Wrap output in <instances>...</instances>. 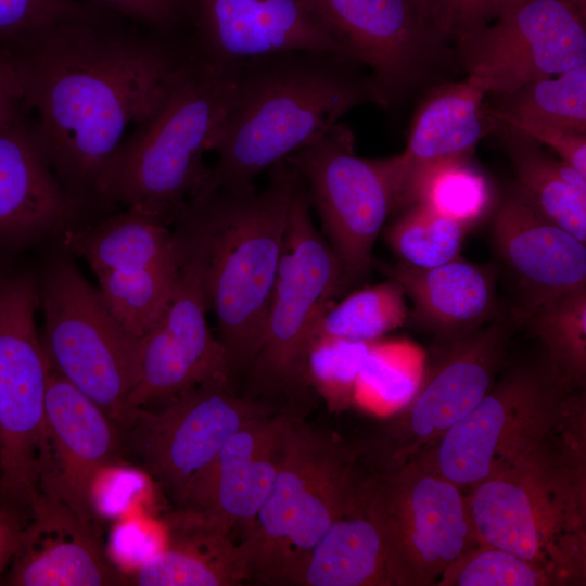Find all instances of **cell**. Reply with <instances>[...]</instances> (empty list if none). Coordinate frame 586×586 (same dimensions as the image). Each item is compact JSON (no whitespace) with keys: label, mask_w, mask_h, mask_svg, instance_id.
Masks as SVG:
<instances>
[{"label":"cell","mask_w":586,"mask_h":586,"mask_svg":"<svg viewBox=\"0 0 586 586\" xmlns=\"http://www.w3.org/2000/svg\"><path fill=\"white\" fill-rule=\"evenodd\" d=\"M492 116L501 125L517 129L538 143L552 149L561 161L586 176V133H579L489 109Z\"/></svg>","instance_id":"60d3db41"},{"label":"cell","mask_w":586,"mask_h":586,"mask_svg":"<svg viewBox=\"0 0 586 586\" xmlns=\"http://www.w3.org/2000/svg\"><path fill=\"white\" fill-rule=\"evenodd\" d=\"M165 545L123 573V585L239 586L250 579L246 557L231 533L173 509L163 518Z\"/></svg>","instance_id":"d4e9b609"},{"label":"cell","mask_w":586,"mask_h":586,"mask_svg":"<svg viewBox=\"0 0 586 586\" xmlns=\"http://www.w3.org/2000/svg\"><path fill=\"white\" fill-rule=\"evenodd\" d=\"M454 44L468 77L486 94L506 98L532 81L586 65V0H526Z\"/></svg>","instance_id":"2e32d148"},{"label":"cell","mask_w":586,"mask_h":586,"mask_svg":"<svg viewBox=\"0 0 586 586\" xmlns=\"http://www.w3.org/2000/svg\"><path fill=\"white\" fill-rule=\"evenodd\" d=\"M518 190L548 219L586 243V176L548 156L539 143L499 124Z\"/></svg>","instance_id":"f1b7e54d"},{"label":"cell","mask_w":586,"mask_h":586,"mask_svg":"<svg viewBox=\"0 0 586 586\" xmlns=\"http://www.w3.org/2000/svg\"><path fill=\"white\" fill-rule=\"evenodd\" d=\"M184 254L177 260L148 268L114 270L97 276L99 291L109 309L136 340L148 334L165 313Z\"/></svg>","instance_id":"1f68e13d"},{"label":"cell","mask_w":586,"mask_h":586,"mask_svg":"<svg viewBox=\"0 0 586 586\" xmlns=\"http://www.w3.org/2000/svg\"><path fill=\"white\" fill-rule=\"evenodd\" d=\"M507 344L508 332L500 323L451 339L425 367L413 397L358 440L360 467L375 471L396 469L436 443L493 386Z\"/></svg>","instance_id":"7c38bea8"},{"label":"cell","mask_w":586,"mask_h":586,"mask_svg":"<svg viewBox=\"0 0 586 586\" xmlns=\"http://www.w3.org/2000/svg\"><path fill=\"white\" fill-rule=\"evenodd\" d=\"M29 514L0 504V582L12 561Z\"/></svg>","instance_id":"ee69618b"},{"label":"cell","mask_w":586,"mask_h":586,"mask_svg":"<svg viewBox=\"0 0 586 586\" xmlns=\"http://www.w3.org/2000/svg\"><path fill=\"white\" fill-rule=\"evenodd\" d=\"M62 244L84 258L95 277L114 270H137L181 258L184 237L164 220L137 209L110 216L97 224L69 226Z\"/></svg>","instance_id":"484cf974"},{"label":"cell","mask_w":586,"mask_h":586,"mask_svg":"<svg viewBox=\"0 0 586 586\" xmlns=\"http://www.w3.org/2000/svg\"><path fill=\"white\" fill-rule=\"evenodd\" d=\"M313 3L345 56L370 69L384 105L455 59L428 0H313Z\"/></svg>","instance_id":"e0dca14e"},{"label":"cell","mask_w":586,"mask_h":586,"mask_svg":"<svg viewBox=\"0 0 586 586\" xmlns=\"http://www.w3.org/2000/svg\"><path fill=\"white\" fill-rule=\"evenodd\" d=\"M346 283L339 257L313 221L310 201L298 176L263 341L247 371L244 396L305 418L315 394L305 372L313 331Z\"/></svg>","instance_id":"52a82bcc"},{"label":"cell","mask_w":586,"mask_h":586,"mask_svg":"<svg viewBox=\"0 0 586 586\" xmlns=\"http://www.w3.org/2000/svg\"><path fill=\"white\" fill-rule=\"evenodd\" d=\"M353 500L380 533L393 586L436 585L480 543L463 489L413 461L383 471L359 467Z\"/></svg>","instance_id":"9c48e42d"},{"label":"cell","mask_w":586,"mask_h":586,"mask_svg":"<svg viewBox=\"0 0 586 586\" xmlns=\"http://www.w3.org/2000/svg\"><path fill=\"white\" fill-rule=\"evenodd\" d=\"M9 586L123 585V573L102 547L97 524L39 494L2 578Z\"/></svg>","instance_id":"44dd1931"},{"label":"cell","mask_w":586,"mask_h":586,"mask_svg":"<svg viewBox=\"0 0 586 586\" xmlns=\"http://www.w3.org/2000/svg\"><path fill=\"white\" fill-rule=\"evenodd\" d=\"M357 65L314 50L234 64L232 100L211 149L217 162L195 196L254 190L258 175L314 142L348 111L368 102L384 105Z\"/></svg>","instance_id":"7a4b0ae2"},{"label":"cell","mask_w":586,"mask_h":586,"mask_svg":"<svg viewBox=\"0 0 586 586\" xmlns=\"http://www.w3.org/2000/svg\"><path fill=\"white\" fill-rule=\"evenodd\" d=\"M466 229L454 219L413 204L388 228L386 238L402 263L430 268L459 257Z\"/></svg>","instance_id":"d590c367"},{"label":"cell","mask_w":586,"mask_h":586,"mask_svg":"<svg viewBox=\"0 0 586 586\" xmlns=\"http://www.w3.org/2000/svg\"><path fill=\"white\" fill-rule=\"evenodd\" d=\"M480 543L543 569L555 586L586 582V410L538 449L467 493Z\"/></svg>","instance_id":"3957f363"},{"label":"cell","mask_w":586,"mask_h":586,"mask_svg":"<svg viewBox=\"0 0 586 586\" xmlns=\"http://www.w3.org/2000/svg\"><path fill=\"white\" fill-rule=\"evenodd\" d=\"M38 285L40 341L51 368L119 426L137 378L138 340L67 257L53 260Z\"/></svg>","instance_id":"30bf717a"},{"label":"cell","mask_w":586,"mask_h":586,"mask_svg":"<svg viewBox=\"0 0 586 586\" xmlns=\"http://www.w3.org/2000/svg\"><path fill=\"white\" fill-rule=\"evenodd\" d=\"M24 106V72L12 46L0 44V123Z\"/></svg>","instance_id":"7bdbcfd3"},{"label":"cell","mask_w":586,"mask_h":586,"mask_svg":"<svg viewBox=\"0 0 586 586\" xmlns=\"http://www.w3.org/2000/svg\"><path fill=\"white\" fill-rule=\"evenodd\" d=\"M280 412L239 396L230 382H208L158 404L132 409L119 425L129 457L171 501L244 424Z\"/></svg>","instance_id":"8fae6325"},{"label":"cell","mask_w":586,"mask_h":586,"mask_svg":"<svg viewBox=\"0 0 586 586\" xmlns=\"http://www.w3.org/2000/svg\"><path fill=\"white\" fill-rule=\"evenodd\" d=\"M521 318L544 343L547 362L570 387L586 374V286L525 305Z\"/></svg>","instance_id":"f546056e"},{"label":"cell","mask_w":586,"mask_h":586,"mask_svg":"<svg viewBox=\"0 0 586 586\" xmlns=\"http://www.w3.org/2000/svg\"><path fill=\"white\" fill-rule=\"evenodd\" d=\"M359 441H347L297 417L272 487L239 543L250 579H291L349 504L359 472Z\"/></svg>","instance_id":"8992f818"},{"label":"cell","mask_w":586,"mask_h":586,"mask_svg":"<svg viewBox=\"0 0 586 586\" xmlns=\"http://www.w3.org/2000/svg\"><path fill=\"white\" fill-rule=\"evenodd\" d=\"M406 318L405 292L392 279L330 303L318 318L311 339L331 336L370 343L400 327Z\"/></svg>","instance_id":"d6a6232c"},{"label":"cell","mask_w":586,"mask_h":586,"mask_svg":"<svg viewBox=\"0 0 586 586\" xmlns=\"http://www.w3.org/2000/svg\"><path fill=\"white\" fill-rule=\"evenodd\" d=\"M86 8L74 0H0V44L13 46L36 29Z\"/></svg>","instance_id":"ab89813d"},{"label":"cell","mask_w":586,"mask_h":586,"mask_svg":"<svg viewBox=\"0 0 586 586\" xmlns=\"http://www.w3.org/2000/svg\"><path fill=\"white\" fill-rule=\"evenodd\" d=\"M290 586H393L380 533L355 504L353 493Z\"/></svg>","instance_id":"83f0119b"},{"label":"cell","mask_w":586,"mask_h":586,"mask_svg":"<svg viewBox=\"0 0 586 586\" xmlns=\"http://www.w3.org/2000/svg\"><path fill=\"white\" fill-rule=\"evenodd\" d=\"M13 48L23 65L24 105L53 174L82 207L102 204L117 152L190 48L109 23L90 8Z\"/></svg>","instance_id":"6da1fadb"},{"label":"cell","mask_w":586,"mask_h":586,"mask_svg":"<svg viewBox=\"0 0 586 586\" xmlns=\"http://www.w3.org/2000/svg\"><path fill=\"white\" fill-rule=\"evenodd\" d=\"M370 343L331 336L311 339L305 359L306 379L331 412L354 406L357 378Z\"/></svg>","instance_id":"8d00e7d4"},{"label":"cell","mask_w":586,"mask_h":586,"mask_svg":"<svg viewBox=\"0 0 586 586\" xmlns=\"http://www.w3.org/2000/svg\"><path fill=\"white\" fill-rule=\"evenodd\" d=\"M131 22L144 25L161 34L175 25L189 12V0H93Z\"/></svg>","instance_id":"b9f144b4"},{"label":"cell","mask_w":586,"mask_h":586,"mask_svg":"<svg viewBox=\"0 0 586 586\" xmlns=\"http://www.w3.org/2000/svg\"><path fill=\"white\" fill-rule=\"evenodd\" d=\"M176 222L184 235V259L161 320L138 340L137 378L128 413L204 383L233 382L226 351L206 318L201 225L189 208Z\"/></svg>","instance_id":"9a60e30c"},{"label":"cell","mask_w":586,"mask_h":586,"mask_svg":"<svg viewBox=\"0 0 586 586\" xmlns=\"http://www.w3.org/2000/svg\"><path fill=\"white\" fill-rule=\"evenodd\" d=\"M82 206L53 174L25 105L0 123V244L66 229Z\"/></svg>","instance_id":"7402d4cb"},{"label":"cell","mask_w":586,"mask_h":586,"mask_svg":"<svg viewBox=\"0 0 586 586\" xmlns=\"http://www.w3.org/2000/svg\"><path fill=\"white\" fill-rule=\"evenodd\" d=\"M39 285L0 278V504L29 514L38 495L37 454L50 365L35 314Z\"/></svg>","instance_id":"4fadbf2b"},{"label":"cell","mask_w":586,"mask_h":586,"mask_svg":"<svg viewBox=\"0 0 586 586\" xmlns=\"http://www.w3.org/2000/svg\"><path fill=\"white\" fill-rule=\"evenodd\" d=\"M499 253L527 291L526 305L586 286V246L544 216L518 188L497 208Z\"/></svg>","instance_id":"cb8c5ba5"},{"label":"cell","mask_w":586,"mask_h":586,"mask_svg":"<svg viewBox=\"0 0 586 586\" xmlns=\"http://www.w3.org/2000/svg\"><path fill=\"white\" fill-rule=\"evenodd\" d=\"M392 279L409 295L425 323L453 339L480 327L493 309V277L459 257L430 268L399 263Z\"/></svg>","instance_id":"4316f807"},{"label":"cell","mask_w":586,"mask_h":586,"mask_svg":"<svg viewBox=\"0 0 586 586\" xmlns=\"http://www.w3.org/2000/svg\"><path fill=\"white\" fill-rule=\"evenodd\" d=\"M354 143L337 123L285 160L303 180L347 283L369 271L375 240L396 209L392 157H359Z\"/></svg>","instance_id":"5bb4252c"},{"label":"cell","mask_w":586,"mask_h":586,"mask_svg":"<svg viewBox=\"0 0 586 586\" xmlns=\"http://www.w3.org/2000/svg\"><path fill=\"white\" fill-rule=\"evenodd\" d=\"M489 203L486 178L463 158L441 163L422 174L410 190L407 206L421 204L468 227L486 213Z\"/></svg>","instance_id":"e575fe53"},{"label":"cell","mask_w":586,"mask_h":586,"mask_svg":"<svg viewBox=\"0 0 586 586\" xmlns=\"http://www.w3.org/2000/svg\"><path fill=\"white\" fill-rule=\"evenodd\" d=\"M547 362L518 367L436 443L409 461L461 489L508 469L544 445L585 402Z\"/></svg>","instance_id":"ba28073f"},{"label":"cell","mask_w":586,"mask_h":586,"mask_svg":"<svg viewBox=\"0 0 586 586\" xmlns=\"http://www.w3.org/2000/svg\"><path fill=\"white\" fill-rule=\"evenodd\" d=\"M497 111L586 133V65L532 81L502 98Z\"/></svg>","instance_id":"836d02e7"},{"label":"cell","mask_w":586,"mask_h":586,"mask_svg":"<svg viewBox=\"0 0 586 586\" xmlns=\"http://www.w3.org/2000/svg\"><path fill=\"white\" fill-rule=\"evenodd\" d=\"M233 66L216 64L190 48L158 102L117 152L103 180L102 204L176 221L204 181L202 158L229 110Z\"/></svg>","instance_id":"5b68a950"},{"label":"cell","mask_w":586,"mask_h":586,"mask_svg":"<svg viewBox=\"0 0 586 586\" xmlns=\"http://www.w3.org/2000/svg\"><path fill=\"white\" fill-rule=\"evenodd\" d=\"M445 38L461 41L493 24L526 0H428Z\"/></svg>","instance_id":"f35d334b"},{"label":"cell","mask_w":586,"mask_h":586,"mask_svg":"<svg viewBox=\"0 0 586 586\" xmlns=\"http://www.w3.org/2000/svg\"><path fill=\"white\" fill-rule=\"evenodd\" d=\"M438 586H555L540 568L505 549L479 543L451 561Z\"/></svg>","instance_id":"74e56055"},{"label":"cell","mask_w":586,"mask_h":586,"mask_svg":"<svg viewBox=\"0 0 586 586\" xmlns=\"http://www.w3.org/2000/svg\"><path fill=\"white\" fill-rule=\"evenodd\" d=\"M295 418L275 412L244 424L191 479L174 509L227 533L245 531L272 487Z\"/></svg>","instance_id":"d6986e66"},{"label":"cell","mask_w":586,"mask_h":586,"mask_svg":"<svg viewBox=\"0 0 586 586\" xmlns=\"http://www.w3.org/2000/svg\"><path fill=\"white\" fill-rule=\"evenodd\" d=\"M486 92L472 78L433 87L413 116L406 149L392 157L396 209L407 206L410 190L430 168L469 158L483 136L499 123L484 107Z\"/></svg>","instance_id":"603a6c76"},{"label":"cell","mask_w":586,"mask_h":586,"mask_svg":"<svg viewBox=\"0 0 586 586\" xmlns=\"http://www.w3.org/2000/svg\"><path fill=\"white\" fill-rule=\"evenodd\" d=\"M297 177L283 161L260 192H215L188 203L203 231L205 295L232 381L247 373L262 345Z\"/></svg>","instance_id":"277c9868"},{"label":"cell","mask_w":586,"mask_h":586,"mask_svg":"<svg viewBox=\"0 0 586 586\" xmlns=\"http://www.w3.org/2000/svg\"><path fill=\"white\" fill-rule=\"evenodd\" d=\"M426 367V355L407 340L371 342L362 361L354 405L387 417L415 395Z\"/></svg>","instance_id":"4dcf8cb0"},{"label":"cell","mask_w":586,"mask_h":586,"mask_svg":"<svg viewBox=\"0 0 586 586\" xmlns=\"http://www.w3.org/2000/svg\"><path fill=\"white\" fill-rule=\"evenodd\" d=\"M123 461L117 423L50 366L37 454L38 493L97 524L92 484L104 468Z\"/></svg>","instance_id":"ac0fdd59"},{"label":"cell","mask_w":586,"mask_h":586,"mask_svg":"<svg viewBox=\"0 0 586 586\" xmlns=\"http://www.w3.org/2000/svg\"><path fill=\"white\" fill-rule=\"evenodd\" d=\"M189 12L196 30L192 48L219 65L294 50L347 59L313 0H189Z\"/></svg>","instance_id":"ffe728a7"}]
</instances>
